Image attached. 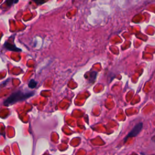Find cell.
<instances>
[{
  "label": "cell",
  "mask_w": 155,
  "mask_h": 155,
  "mask_svg": "<svg viewBox=\"0 0 155 155\" xmlns=\"http://www.w3.org/2000/svg\"><path fill=\"white\" fill-rule=\"evenodd\" d=\"M33 93H23L21 91L15 92L12 94H11L6 100L4 101V104L6 106H8L10 105L13 104L14 103H16L18 101H21L23 100H25L30 96H33Z\"/></svg>",
  "instance_id": "obj_1"
},
{
  "label": "cell",
  "mask_w": 155,
  "mask_h": 155,
  "mask_svg": "<svg viewBox=\"0 0 155 155\" xmlns=\"http://www.w3.org/2000/svg\"><path fill=\"white\" fill-rule=\"evenodd\" d=\"M143 127V124L142 123H139L137 124H136L134 127L133 128V129L128 134V135L127 136V137L125 139V142L127 140V139L128 138L131 137H134L136 136L137 134H138L139 133V132L140 131V130H142Z\"/></svg>",
  "instance_id": "obj_2"
},
{
  "label": "cell",
  "mask_w": 155,
  "mask_h": 155,
  "mask_svg": "<svg viewBox=\"0 0 155 155\" xmlns=\"http://www.w3.org/2000/svg\"><path fill=\"white\" fill-rule=\"evenodd\" d=\"M5 47L8 49V50H12V51H21V50L16 47L15 46V45H13L12 43L10 42H7L5 44Z\"/></svg>",
  "instance_id": "obj_3"
},
{
  "label": "cell",
  "mask_w": 155,
  "mask_h": 155,
  "mask_svg": "<svg viewBox=\"0 0 155 155\" xmlns=\"http://www.w3.org/2000/svg\"><path fill=\"white\" fill-rule=\"evenodd\" d=\"M37 85V82L34 79H31L28 83V87L31 88H33L36 87Z\"/></svg>",
  "instance_id": "obj_4"
},
{
  "label": "cell",
  "mask_w": 155,
  "mask_h": 155,
  "mask_svg": "<svg viewBox=\"0 0 155 155\" xmlns=\"http://www.w3.org/2000/svg\"><path fill=\"white\" fill-rule=\"evenodd\" d=\"M6 4L8 6H10L12 5V4L14 2V0H6Z\"/></svg>",
  "instance_id": "obj_5"
},
{
  "label": "cell",
  "mask_w": 155,
  "mask_h": 155,
  "mask_svg": "<svg viewBox=\"0 0 155 155\" xmlns=\"http://www.w3.org/2000/svg\"><path fill=\"white\" fill-rule=\"evenodd\" d=\"M33 1H35L36 4H41L42 3H44V0H33Z\"/></svg>",
  "instance_id": "obj_6"
}]
</instances>
